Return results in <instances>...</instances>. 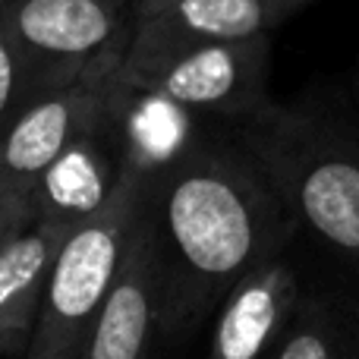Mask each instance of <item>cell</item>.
<instances>
[{
    "mask_svg": "<svg viewBox=\"0 0 359 359\" xmlns=\"http://www.w3.org/2000/svg\"><path fill=\"white\" fill-rule=\"evenodd\" d=\"M69 236L73 230L29 208L0 243V356H25L54 262Z\"/></svg>",
    "mask_w": 359,
    "mask_h": 359,
    "instance_id": "cell-11",
    "label": "cell"
},
{
    "mask_svg": "<svg viewBox=\"0 0 359 359\" xmlns=\"http://www.w3.org/2000/svg\"><path fill=\"white\" fill-rule=\"evenodd\" d=\"M142 4H149V0H133V6H142Z\"/></svg>",
    "mask_w": 359,
    "mask_h": 359,
    "instance_id": "cell-16",
    "label": "cell"
},
{
    "mask_svg": "<svg viewBox=\"0 0 359 359\" xmlns=\"http://www.w3.org/2000/svg\"><path fill=\"white\" fill-rule=\"evenodd\" d=\"M107 120L117 136L123 168L155 189L186 155L198 149L196 111L155 88L120 79L107 98Z\"/></svg>",
    "mask_w": 359,
    "mask_h": 359,
    "instance_id": "cell-9",
    "label": "cell"
},
{
    "mask_svg": "<svg viewBox=\"0 0 359 359\" xmlns=\"http://www.w3.org/2000/svg\"><path fill=\"white\" fill-rule=\"evenodd\" d=\"M312 0H149L133 6L136 25L123 67L158 60L211 41L271 35L274 25Z\"/></svg>",
    "mask_w": 359,
    "mask_h": 359,
    "instance_id": "cell-8",
    "label": "cell"
},
{
    "mask_svg": "<svg viewBox=\"0 0 359 359\" xmlns=\"http://www.w3.org/2000/svg\"><path fill=\"white\" fill-rule=\"evenodd\" d=\"M164 249V316L202 318L284 240L290 208L265 170L224 149L198 145L151 189Z\"/></svg>",
    "mask_w": 359,
    "mask_h": 359,
    "instance_id": "cell-1",
    "label": "cell"
},
{
    "mask_svg": "<svg viewBox=\"0 0 359 359\" xmlns=\"http://www.w3.org/2000/svg\"><path fill=\"white\" fill-rule=\"evenodd\" d=\"M120 174L123 155L104 111V117L86 126L41 174L29 208L76 233L95 211L104 208L117 189Z\"/></svg>",
    "mask_w": 359,
    "mask_h": 359,
    "instance_id": "cell-10",
    "label": "cell"
},
{
    "mask_svg": "<svg viewBox=\"0 0 359 359\" xmlns=\"http://www.w3.org/2000/svg\"><path fill=\"white\" fill-rule=\"evenodd\" d=\"M10 38L22 50L35 88L63 86L104 60H126L133 0H0Z\"/></svg>",
    "mask_w": 359,
    "mask_h": 359,
    "instance_id": "cell-4",
    "label": "cell"
},
{
    "mask_svg": "<svg viewBox=\"0 0 359 359\" xmlns=\"http://www.w3.org/2000/svg\"><path fill=\"white\" fill-rule=\"evenodd\" d=\"M243 149L290 215L359 265V139L322 114L268 104L243 120Z\"/></svg>",
    "mask_w": 359,
    "mask_h": 359,
    "instance_id": "cell-2",
    "label": "cell"
},
{
    "mask_svg": "<svg viewBox=\"0 0 359 359\" xmlns=\"http://www.w3.org/2000/svg\"><path fill=\"white\" fill-rule=\"evenodd\" d=\"M120 67L123 60L95 63L79 79L44 88L22 107L0 139V186L6 192L29 205L38 180L54 164V158L86 126L104 117Z\"/></svg>",
    "mask_w": 359,
    "mask_h": 359,
    "instance_id": "cell-6",
    "label": "cell"
},
{
    "mask_svg": "<svg viewBox=\"0 0 359 359\" xmlns=\"http://www.w3.org/2000/svg\"><path fill=\"white\" fill-rule=\"evenodd\" d=\"M271 359H337V337L328 312L318 303H303L290 316Z\"/></svg>",
    "mask_w": 359,
    "mask_h": 359,
    "instance_id": "cell-13",
    "label": "cell"
},
{
    "mask_svg": "<svg viewBox=\"0 0 359 359\" xmlns=\"http://www.w3.org/2000/svg\"><path fill=\"white\" fill-rule=\"evenodd\" d=\"M299 284L278 252L252 265L221 299L208 359H262L297 312Z\"/></svg>",
    "mask_w": 359,
    "mask_h": 359,
    "instance_id": "cell-12",
    "label": "cell"
},
{
    "mask_svg": "<svg viewBox=\"0 0 359 359\" xmlns=\"http://www.w3.org/2000/svg\"><path fill=\"white\" fill-rule=\"evenodd\" d=\"M25 211H29V205H22L13 192H6L4 186H0V243L13 233V227L25 217Z\"/></svg>",
    "mask_w": 359,
    "mask_h": 359,
    "instance_id": "cell-15",
    "label": "cell"
},
{
    "mask_svg": "<svg viewBox=\"0 0 359 359\" xmlns=\"http://www.w3.org/2000/svg\"><path fill=\"white\" fill-rule=\"evenodd\" d=\"M271 35L211 41L164 54L139 67H120V79L174 98L196 114L249 120L268 101Z\"/></svg>",
    "mask_w": 359,
    "mask_h": 359,
    "instance_id": "cell-5",
    "label": "cell"
},
{
    "mask_svg": "<svg viewBox=\"0 0 359 359\" xmlns=\"http://www.w3.org/2000/svg\"><path fill=\"white\" fill-rule=\"evenodd\" d=\"M38 95L32 69L25 63L22 50L10 38L4 19H0V139L13 126V120L22 114V107Z\"/></svg>",
    "mask_w": 359,
    "mask_h": 359,
    "instance_id": "cell-14",
    "label": "cell"
},
{
    "mask_svg": "<svg viewBox=\"0 0 359 359\" xmlns=\"http://www.w3.org/2000/svg\"><path fill=\"white\" fill-rule=\"evenodd\" d=\"M164 249L149 196L130 230L120 271L101 306L82 359H149L151 331L164 316Z\"/></svg>",
    "mask_w": 359,
    "mask_h": 359,
    "instance_id": "cell-7",
    "label": "cell"
},
{
    "mask_svg": "<svg viewBox=\"0 0 359 359\" xmlns=\"http://www.w3.org/2000/svg\"><path fill=\"white\" fill-rule=\"evenodd\" d=\"M149 196V183L123 168L104 208L63 243L22 359H82Z\"/></svg>",
    "mask_w": 359,
    "mask_h": 359,
    "instance_id": "cell-3",
    "label": "cell"
}]
</instances>
